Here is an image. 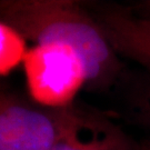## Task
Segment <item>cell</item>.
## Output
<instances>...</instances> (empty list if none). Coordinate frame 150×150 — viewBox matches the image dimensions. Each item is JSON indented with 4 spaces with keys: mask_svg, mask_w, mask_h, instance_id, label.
<instances>
[{
    "mask_svg": "<svg viewBox=\"0 0 150 150\" xmlns=\"http://www.w3.org/2000/svg\"><path fill=\"white\" fill-rule=\"evenodd\" d=\"M0 20L35 45L66 43L86 64L88 85L106 89L121 71L119 56L98 21L70 0H0Z\"/></svg>",
    "mask_w": 150,
    "mask_h": 150,
    "instance_id": "6da1fadb",
    "label": "cell"
},
{
    "mask_svg": "<svg viewBox=\"0 0 150 150\" xmlns=\"http://www.w3.org/2000/svg\"><path fill=\"white\" fill-rule=\"evenodd\" d=\"M23 69L32 100L49 110L71 106L77 93L88 85L81 56L66 43L35 45L28 49Z\"/></svg>",
    "mask_w": 150,
    "mask_h": 150,
    "instance_id": "7a4b0ae2",
    "label": "cell"
},
{
    "mask_svg": "<svg viewBox=\"0 0 150 150\" xmlns=\"http://www.w3.org/2000/svg\"><path fill=\"white\" fill-rule=\"evenodd\" d=\"M58 134L54 110H43L0 88V150H50Z\"/></svg>",
    "mask_w": 150,
    "mask_h": 150,
    "instance_id": "3957f363",
    "label": "cell"
},
{
    "mask_svg": "<svg viewBox=\"0 0 150 150\" xmlns=\"http://www.w3.org/2000/svg\"><path fill=\"white\" fill-rule=\"evenodd\" d=\"M58 134L50 150H141L108 119L72 106L54 110Z\"/></svg>",
    "mask_w": 150,
    "mask_h": 150,
    "instance_id": "277c9868",
    "label": "cell"
},
{
    "mask_svg": "<svg viewBox=\"0 0 150 150\" xmlns=\"http://www.w3.org/2000/svg\"><path fill=\"white\" fill-rule=\"evenodd\" d=\"M98 23L119 56L134 60L150 72V21L130 8L117 7L102 11Z\"/></svg>",
    "mask_w": 150,
    "mask_h": 150,
    "instance_id": "5b68a950",
    "label": "cell"
},
{
    "mask_svg": "<svg viewBox=\"0 0 150 150\" xmlns=\"http://www.w3.org/2000/svg\"><path fill=\"white\" fill-rule=\"evenodd\" d=\"M28 49L26 38L9 23L0 20V77L23 64Z\"/></svg>",
    "mask_w": 150,
    "mask_h": 150,
    "instance_id": "8992f818",
    "label": "cell"
},
{
    "mask_svg": "<svg viewBox=\"0 0 150 150\" xmlns=\"http://www.w3.org/2000/svg\"><path fill=\"white\" fill-rule=\"evenodd\" d=\"M134 110L137 118L150 127V81L138 93L134 102Z\"/></svg>",
    "mask_w": 150,
    "mask_h": 150,
    "instance_id": "52a82bcc",
    "label": "cell"
},
{
    "mask_svg": "<svg viewBox=\"0 0 150 150\" xmlns=\"http://www.w3.org/2000/svg\"><path fill=\"white\" fill-rule=\"evenodd\" d=\"M130 9L134 11L136 15L150 21V0L139 1V2L134 4Z\"/></svg>",
    "mask_w": 150,
    "mask_h": 150,
    "instance_id": "ba28073f",
    "label": "cell"
},
{
    "mask_svg": "<svg viewBox=\"0 0 150 150\" xmlns=\"http://www.w3.org/2000/svg\"><path fill=\"white\" fill-rule=\"evenodd\" d=\"M141 150H150V141L146 142L144 146H141Z\"/></svg>",
    "mask_w": 150,
    "mask_h": 150,
    "instance_id": "9c48e42d",
    "label": "cell"
}]
</instances>
